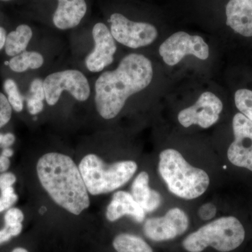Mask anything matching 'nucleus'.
Instances as JSON below:
<instances>
[{
  "label": "nucleus",
  "instance_id": "obj_14",
  "mask_svg": "<svg viewBox=\"0 0 252 252\" xmlns=\"http://www.w3.org/2000/svg\"><path fill=\"white\" fill-rule=\"evenodd\" d=\"M225 14L227 26L241 35L252 36V0H230Z\"/></svg>",
  "mask_w": 252,
  "mask_h": 252
},
{
  "label": "nucleus",
  "instance_id": "obj_31",
  "mask_svg": "<svg viewBox=\"0 0 252 252\" xmlns=\"http://www.w3.org/2000/svg\"><path fill=\"white\" fill-rule=\"evenodd\" d=\"M9 158L0 156V172H5L9 169L10 166Z\"/></svg>",
  "mask_w": 252,
  "mask_h": 252
},
{
  "label": "nucleus",
  "instance_id": "obj_2",
  "mask_svg": "<svg viewBox=\"0 0 252 252\" xmlns=\"http://www.w3.org/2000/svg\"><path fill=\"white\" fill-rule=\"evenodd\" d=\"M36 172L43 188L64 210L79 215L90 206L80 170L70 157L57 152L44 154L38 160Z\"/></svg>",
  "mask_w": 252,
  "mask_h": 252
},
{
  "label": "nucleus",
  "instance_id": "obj_4",
  "mask_svg": "<svg viewBox=\"0 0 252 252\" xmlns=\"http://www.w3.org/2000/svg\"><path fill=\"white\" fill-rule=\"evenodd\" d=\"M246 237L241 222L235 217H223L203 225L184 240L188 252H202L211 247L220 252H230L240 248Z\"/></svg>",
  "mask_w": 252,
  "mask_h": 252
},
{
  "label": "nucleus",
  "instance_id": "obj_23",
  "mask_svg": "<svg viewBox=\"0 0 252 252\" xmlns=\"http://www.w3.org/2000/svg\"><path fill=\"white\" fill-rule=\"evenodd\" d=\"M12 110L6 94L0 92V128L6 126L11 120Z\"/></svg>",
  "mask_w": 252,
  "mask_h": 252
},
{
  "label": "nucleus",
  "instance_id": "obj_20",
  "mask_svg": "<svg viewBox=\"0 0 252 252\" xmlns=\"http://www.w3.org/2000/svg\"><path fill=\"white\" fill-rule=\"evenodd\" d=\"M4 91L11 107L15 112H21L24 107V100L16 81L6 79L4 82Z\"/></svg>",
  "mask_w": 252,
  "mask_h": 252
},
{
  "label": "nucleus",
  "instance_id": "obj_35",
  "mask_svg": "<svg viewBox=\"0 0 252 252\" xmlns=\"http://www.w3.org/2000/svg\"><path fill=\"white\" fill-rule=\"evenodd\" d=\"M3 135L4 134L0 133V147H1V142H2Z\"/></svg>",
  "mask_w": 252,
  "mask_h": 252
},
{
  "label": "nucleus",
  "instance_id": "obj_10",
  "mask_svg": "<svg viewBox=\"0 0 252 252\" xmlns=\"http://www.w3.org/2000/svg\"><path fill=\"white\" fill-rule=\"evenodd\" d=\"M222 109L223 104L218 97L212 93H203L195 104L179 113L178 121L185 127L198 125L208 128L216 124Z\"/></svg>",
  "mask_w": 252,
  "mask_h": 252
},
{
  "label": "nucleus",
  "instance_id": "obj_5",
  "mask_svg": "<svg viewBox=\"0 0 252 252\" xmlns=\"http://www.w3.org/2000/svg\"><path fill=\"white\" fill-rule=\"evenodd\" d=\"M83 180L93 195L108 193L125 185L137 170L133 160H122L107 165L94 154H88L79 163Z\"/></svg>",
  "mask_w": 252,
  "mask_h": 252
},
{
  "label": "nucleus",
  "instance_id": "obj_13",
  "mask_svg": "<svg viewBox=\"0 0 252 252\" xmlns=\"http://www.w3.org/2000/svg\"><path fill=\"white\" fill-rule=\"evenodd\" d=\"M87 11L85 0H58V6L53 16L55 27L67 31L79 26Z\"/></svg>",
  "mask_w": 252,
  "mask_h": 252
},
{
  "label": "nucleus",
  "instance_id": "obj_36",
  "mask_svg": "<svg viewBox=\"0 0 252 252\" xmlns=\"http://www.w3.org/2000/svg\"><path fill=\"white\" fill-rule=\"evenodd\" d=\"M1 1H10V0H1Z\"/></svg>",
  "mask_w": 252,
  "mask_h": 252
},
{
  "label": "nucleus",
  "instance_id": "obj_18",
  "mask_svg": "<svg viewBox=\"0 0 252 252\" xmlns=\"http://www.w3.org/2000/svg\"><path fill=\"white\" fill-rule=\"evenodd\" d=\"M44 58L41 53L34 51H25L9 61L10 69L13 72L21 73L29 69H38L42 67Z\"/></svg>",
  "mask_w": 252,
  "mask_h": 252
},
{
  "label": "nucleus",
  "instance_id": "obj_12",
  "mask_svg": "<svg viewBox=\"0 0 252 252\" xmlns=\"http://www.w3.org/2000/svg\"><path fill=\"white\" fill-rule=\"evenodd\" d=\"M92 36L94 48L86 57V67L89 72H101L114 61L117 44L110 30L104 23L94 25Z\"/></svg>",
  "mask_w": 252,
  "mask_h": 252
},
{
  "label": "nucleus",
  "instance_id": "obj_33",
  "mask_svg": "<svg viewBox=\"0 0 252 252\" xmlns=\"http://www.w3.org/2000/svg\"><path fill=\"white\" fill-rule=\"evenodd\" d=\"M1 155L4 156L5 157L10 158L14 155V151L13 149L7 147V148H4L2 152H1Z\"/></svg>",
  "mask_w": 252,
  "mask_h": 252
},
{
  "label": "nucleus",
  "instance_id": "obj_15",
  "mask_svg": "<svg viewBox=\"0 0 252 252\" xmlns=\"http://www.w3.org/2000/svg\"><path fill=\"white\" fill-rule=\"evenodd\" d=\"M145 213L130 193L119 190L113 195L106 210V217L109 221L114 222L127 215L138 223H142L145 219Z\"/></svg>",
  "mask_w": 252,
  "mask_h": 252
},
{
  "label": "nucleus",
  "instance_id": "obj_8",
  "mask_svg": "<svg viewBox=\"0 0 252 252\" xmlns=\"http://www.w3.org/2000/svg\"><path fill=\"white\" fill-rule=\"evenodd\" d=\"M159 54L164 62L168 65L174 66L187 56L206 60L209 57V46L201 36L178 32L162 43L159 48Z\"/></svg>",
  "mask_w": 252,
  "mask_h": 252
},
{
  "label": "nucleus",
  "instance_id": "obj_32",
  "mask_svg": "<svg viewBox=\"0 0 252 252\" xmlns=\"http://www.w3.org/2000/svg\"><path fill=\"white\" fill-rule=\"evenodd\" d=\"M6 35L7 34H6V30L0 26V51L4 47Z\"/></svg>",
  "mask_w": 252,
  "mask_h": 252
},
{
  "label": "nucleus",
  "instance_id": "obj_27",
  "mask_svg": "<svg viewBox=\"0 0 252 252\" xmlns=\"http://www.w3.org/2000/svg\"><path fill=\"white\" fill-rule=\"evenodd\" d=\"M217 207L213 203L204 204L198 210V216L202 220H211L216 216Z\"/></svg>",
  "mask_w": 252,
  "mask_h": 252
},
{
  "label": "nucleus",
  "instance_id": "obj_16",
  "mask_svg": "<svg viewBox=\"0 0 252 252\" xmlns=\"http://www.w3.org/2000/svg\"><path fill=\"white\" fill-rule=\"evenodd\" d=\"M149 176L147 172H141L131 187V195L145 212L157 210L162 203V197L157 190L149 187Z\"/></svg>",
  "mask_w": 252,
  "mask_h": 252
},
{
  "label": "nucleus",
  "instance_id": "obj_34",
  "mask_svg": "<svg viewBox=\"0 0 252 252\" xmlns=\"http://www.w3.org/2000/svg\"><path fill=\"white\" fill-rule=\"evenodd\" d=\"M11 252H29L27 250H26V249L22 248H17L16 249H14V250H13Z\"/></svg>",
  "mask_w": 252,
  "mask_h": 252
},
{
  "label": "nucleus",
  "instance_id": "obj_9",
  "mask_svg": "<svg viewBox=\"0 0 252 252\" xmlns=\"http://www.w3.org/2000/svg\"><path fill=\"white\" fill-rule=\"evenodd\" d=\"M189 225L187 213L180 208L170 209L163 217H154L146 220L144 234L155 242L166 241L180 236Z\"/></svg>",
  "mask_w": 252,
  "mask_h": 252
},
{
  "label": "nucleus",
  "instance_id": "obj_26",
  "mask_svg": "<svg viewBox=\"0 0 252 252\" xmlns=\"http://www.w3.org/2000/svg\"><path fill=\"white\" fill-rule=\"evenodd\" d=\"M31 96L36 98L45 100V92H44V80L36 78L32 81L30 86Z\"/></svg>",
  "mask_w": 252,
  "mask_h": 252
},
{
  "label": "nucleus",
  "instance_id": "obj_28",
  "mask_svg": "<svg viewBox=\"0 0 252 252\" xmlns=\"http://www.w3.org/2000/svg\"><path fill=\"white\" fill-rule=\"evenodd\" d=\"M27 108L31 115H37L42 112L44 108V101L30 96L27 99Z\"/></svg>",
  "mask_w": 252,
  "mask_h": 252
},
{
  "label": "nucleus",
  "instance_id": "obj_11",
  "mask_svg": "<svg viewBox=\"0 0 252 252\" xmlns=\"http://www.w3.org/2000/svg\"><path fill=\"white\" fill-rule=\"evenodd\" d=\"M233 130L235 139L228 148V160L252 172V122L238 113L233 117Z\"/></svg>",
  "mask_w": 252,
  "mask_h": 252
},
{
  "label": "nucleus",
  "instance_id": "obj_17",
  "mask_svg": "<svg viewBox=\"0 0 252 252\" xmlns=\"http://www.w3.org/2000/svg\"><path fill=\"white\" fill-rule=\"evenodd\" d=\"M32 28L26 24L18 26L14 31L7 34L5 41L4 51L10 57H14L26 51L32 39Z\"/></svg>",
  "mask_w": 252,
  "mask_h": 252
},
{
  "label": "nucleus",
  "instance_id": "obj_25",
  "mask_svg": "<svg viewBox=\"0 0 252 252\" xmlns=\"http://www.w3.org/2000/svg\"><path fill=\"white\" fill-rule=\"evenodd\" d=\"M4 219V223L16 225L22 223L24 220V215L20 209L11 207L5 213Z\"/></svg>",
  "mask_w": 252,
  "mask_h": 252
},
{
  "label": "nucleus",
  "instance_id": "obj_19",
  "mask_svg": "<svg viewBox=\"0 0 252 252\" xmlns=\"http://www.w3.org/2000/svg\"><path fill=\"white\" fill-rule=\"evenodd\" d=\"M116 252H154L143 239L130 233H121L113 240Z\"/></svg>",
  "mask_w": 252,
  "mask_h": 252
},
{
  "label": "nucleus",
  "instance_id": "obj_21",
  "mask_svg": "<svg viewBox=\"0 0 252 252\" xmlns=\"http://www.w3.org/2000/svg\"><path fill=\"white\" fill-rule=\"evenodd\" d=\"M235 102L238 110L252 122V91L240 89L235 93Z\"/></svg>",
  "mask_w": 252,
  "mask_h": 252
},
{
  "label": "nucleus",
  "instance_id": "obj_22",
  "mask_svg": "<svg viewBox=\"0 0 252 252\" xmlns=\"http://www.w3.org/2000/svg\"><path fill=\"white\" fill-rule=\"evenodd\" d=\"M0 197V213L4 210H9L18 200V195L15 193L13 187L1 189Z\"/></svg>",
  "mask_w": 252,
  "mask_h": 252
},
{
  "label": "nucleus",
  "instance_id": "obj_30",
  "mask_svg": "<svg viewBox=\"0 0 252 252\" xmlns=\"http://www.w3.org/2000/svg\"><path fill=\"white\" fill-rule=\"evenodd\" d=\"M15 140H16V137H15L14 134L11 133V132L4 134L1 147L3 148H7V147H9L10 146L14 143Z\"/></svg>",
  "mask_w": 252,
  "mask_h": 252
},
{
  "label": "nucleus",
  "instance_id": "obj_1",
  "mask_svg": "<svg viewBox=\"0 0 252 252\" xmlns=\"http://www.w3.org/2000/svg\"><path fill=\"white\" fill-rule=\"evenodd\" d=\"M153 67L142 54L127 55L117 68L102 72L94 83V104L99 116L114 119L132 94L140 92L152 82Z\"/></svg>",
  "mask_w": 252,
  "mask_h": 252
},
{
  "label": "nucleus",
  "instance_id": "obj_24",
  "mask_svg": "<svg viewBox=\"0 0 252 252\" xmlns=\"http://www.w3.org/2000/svg\"><path fill=\"white\" fill-rule=\"evenodd\" d=\"M23 229L22 223L10 225L5 223L4 228L0 230V245L9 241L13 237L18 236Z\"/></svg>",
  "mask_w": 252,
  "mask_h": 252
},
{
  "label": "nucleus",
  "instance_id": "obj_7",
  "mask_svg": "<svg viewBox=\"0 0 252 252\" xmlns=\"http://www.w3.org/2000/svg\"><path fill=\"white\" fill-rule=\"evenodd\" d=\"M109 22L114 39L131 49L148 46L158 36L157 28L153 25L130 21L119 13L111 15Z\"/></svg>",
  "mask_w": 252,
  "mask_h": 252
},
{
  "label": "nucleus",
  "instance_id": "obj_29",
  "mask_svg": "<svg viewBox=\"0 0 252 252\" xmlns=\"http://www.w3.org/2000/svg\"><path fill=\"white\" fill-rule=\"evenodd\" d=\"M16 182V177L12 172H3L0 175V190L12 187Z\"/></svg>",
  "mask_w": 252,
  "mask_h": 252
},
{
  "label": "nucleus",
  "instance_id": "obj_6",
  "mask_svg": "<svg viewBox=\"0 0 252 252\" xmlns=\"http://www.w3.org/2000/svg\"><path fill=\"white\" fill-rule=\"evenodd\" d=\"M45 101L49 106L59 102L64 92L79 102H85L91 94L90 83L80 70L67 69L51 73L44 79Z\"/></svg>",
  "mask_w": 252,
  "mask_h": 252
},
{
  "label": "nucleus",
  "instance_id": "obj_3",
  "mask_svg": "<svg viewBox=\"0 0 252 252\" xmlns=\"http://www.w3.org/2000/svg\"><path fill=\"white\" fill-rule=\"evenodd\" d=\"M158 171L170 191L186 200L198 198L210 185L208 174L192 166L175 149H165L160 154Z\"/></svg>",
  "mask_w": 252,
  "mask_h": 252
}]
</instances>
